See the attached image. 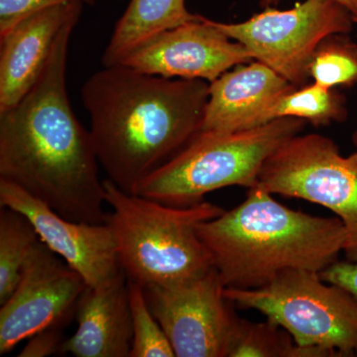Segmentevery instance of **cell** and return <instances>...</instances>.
<instances>
[{
	"label": "cell",
	"mask_w": 357,
	"mask_h": 357,
	"mask_svg": "<svg viewBox=\"0 0 357 357\" xmlns=\"http://www.w3.org/2000/svg\"><path fill=\"white\" fill-rule=\"evenodd\" d=\"M306 121L282 117L234 132H199L168 163L136 188L134 194L168 206H191L208 192L231 185H258L265 161Z\"/></svg>",
	"instance_id": "obj_5"
},
{
	"label": "cell",
	"mask_w": 357,
	"mask_h": 357,
	"mask_svg": "<svg viewBox=\"0 0 357 357\" xmlns=\"http://www.w3.org/2000/svg\"><path fill=\"white\" fill-rule=\"evenodd\" d=\"M319 275L323 280L344 288L357 298V263L337 261Z\"/></svg>",
	"instance_id": "obj_24"
},
{
	"label": "cell",
	"mask_w": 357,
	"mask_h": 357,
	"mask_svg": "<svg viewBox=\"0 0 357 357\" xmlns=\"http://www.w3.org/2000/svg\"><path fill=\"white\" fill-rule=\"evenodd\" d=\"M38 234L24 215L1 206L0 211V305L14 292L20 282L23 266Z\"/></svg>",
	"instance_id": "obj_17"
},
{
	"label": "cell",
	"mask_w": 357,
	"mask_h": 357,
	"mask_svg": "<svg viewBox=\"0 0 357 357\" xmlns=\"http://www.w3.org/2000/svg\"><path fill=\"white\" fill-rule=\"evenodd\" d=\"M310 77L325 88L357 84V44L347 34H333L319 45L312 56Z\"/></svg>",
	"instance_id": "obj_20"
},
{
	"label": "cell",
	"mask_w": 357,
	"mask_h": 357,
	"mask_svg": "<svg viewBox=\"0 0 357 357\" xmlns=\"http://www.w3.org/2000/svg\"><path fill=\"white\" fill-rule=\"evenodd\" d=\"M77 332L62 354L76 357H128L133 331L128 278L124 272L102 289L86 287L76 306Z\"/></svg>",
	"instance_id": "obj_15"
},
{
	"label": "cell",
	"mask_w": 357,
	"mask_h": 357,
	"mask_svg": "<svg viewBox=\"0 0 357 357\" xmlns=\"http://www.w3.org/2000/svg\"><path fill=\"white\" fill-rule=\"evenodd\" d=\"M354 23H356L357 24V18H354Z\"/></svg>",
	"instance_id": "obj_27"
},
{
	"label": "cell",
	"mask_w": 357,
	"mask_h": 357,
	"mask_svg": "<svg viewBox=\"0 0 357 357\" xmlns=\"http://www.w3.org/2000/svg\"><path fill=\"white\" fill-rule=\"evenodd\" d=\"M77 22L63 28L32 89L0 112V178L67 220L102 225L109 213L100 162L67 91L68 49Z\"/></svg>",
	"instance_id": "obj_1"
},
{
	"label": "cell",
	"mask_w": 357,
	"mask_h": 357,
	"mask_svg": "<svg viewBox=\"0 0 357 357\" xmlns=\"http://www.w3.org/2000/svg\"><path fill=\"white\" fill-rule=\"evenodd\" d=\"M338 3L344 6L347 10L349 11L354 16V18H357V0H335ZM280 2V0H261L262 7H269L270 6H277Z\"/></svg>",
	"instance_id": "obj_25"
},
{
	"label": "cell",
	"mask_w": 357,
	"mask_h": 357,
	"mask_svg": "<svg viewBox=\"0 0 357 357\" xmlns=\"http://www.w3.org/2000/svg\"><path fill=\"white\" fill-rule=\"evenodd\" d=\"M197 17V14L188 11L185 0H131L103 52V67L119 65L128 54L160 33Z\"/></svg>",
	"instance_id": "obj_16"
},
{
	"label": "cell",
	"mask_w": 357,
	"mask_h": 357,
	"mask_svg": "<svg viewBox=\"0 0 357 357\" xmlns=\"http://www.w3.org/2000/svg\"><path fill=\"white\" fill-rule=\"evenodd\" d=\"M258 185L333 211L347 230L345 260L357 263V151L345 157L326 136L297 134L265 161Z\"/></svg>",
	"instance_id": "obj_7"
},
{
	"label": "cell",
	"mask_w": 357,
	"mask_h": 357,
	"mask_svg": "<svg viewBox=\"0 0 357 357\" xmlns=\"http://www.w3.org/2000/svg\"><path fill=\"white\" fill-rule=\"evenodd\" d=\"M198 236L225 287L241 290L263 287L286 269L321 273L347 241L337 217L289 208L259 185L236 208L201 223Z\"/></svg>",
	"instance_id": "obj_3"
},
{
	"label": "cell",
	"mask_w": 357,
	"mask_h": 357,
	"mask_svg": "<svg viewBox=\"0 0 357 357\" xmlns=\"http://www.w3.org/2000/svg\"><path fill=\"white\" fill-rule=\"evenodd\" d=\"M297 88L259 61L237 65L210 83L201 132H234L266 124L273 103Z\"/></svg>",
	"instance_id": "obj_14"
},
{
	"label": "cell",
	"mask_w": 357,
	"mask_h": 357,
	"mask_svg": "<svg viewBox=\"0 0 357 357\" xmlns=\"http://www.w3.org/2000/svg\"><path fill=\"white\" fill-rule=\"evenodd\" d=\"M88 287L81 275L41 239L23 266L13 295L0 307V354L35 333L59 326Z\"/></svg>",
	"instance_id": "obj_10"
},
{
	"label": "cell",
	"mask_w": 357,
	"mask_h": 357,
	"mask_svg": "<svg viewBox=\"0 0 357 357\" xmlns=\"http://www.w3.org/2000/svg\"><path fill=\"white\" fill-rule=\"evenodd\" d=\"M352 142H354V144L356 145L357 148V128L354 132V135H352Z\"/></svg>",
	"instance_id": "obj_26"
},
{
	"label": "cell",
	"mask_w": 357,
	"mask_h": 357,
	"mask_svg": "<svg viewBox=\"0 0 357 357\" xmlns=\"http://www.w3.org/2000/svg\"><path fill=\"white\" fill-rule=\"evenodd\" d=\"M252 60V54L232 41L215 21L198 15L145 42L119 64L154 76L213 83L232 67Z\"/></svg>",
	"instance_id": "obj_12"
},
{
	"label": "cell",
	"mask_w": 357,
	"mask_h": 357,
	"mask_svg": "<svg viewBox=\"0 0 357 357\" xmlns=\"http://www.w3.org/2000/svg\"><path fill=\"white\" fill-rule=\"evenodd\" d=\"M223 293L230 304L261 312L301 347L357 356V298L318 272L286 269L263 287Z\"/></svg>",
	"instance_id": "obj_6"
},
{
	"label": "cell",
	"mask_w": 357,
	"mask_h": 357,
	"mask_svg": "<svg viewBox=\"0 0 357 357\" xmlns=\"http://www.w3.org/2000/svg\"><path fill=\"white\" fill-rule=\"evenodd\" d=\"M133 340L129 357H174L165 332L148 306L144 288L128 280Z\"/></svg>",
	"instance_id": "obj_21"
},
{
	"label": "cell",
	"mask_w": 357,
	"mask_h": 357,
	"mask_svg": "<svg viewBox=\"0 0 357 357\" xmlns=\"http://www.w3.org/2000/svg\"><path fill=\"white\" fill-rule=\"evenodd\" d=\"M0 206L24 215L42 243L81 275L88 287H105L123 272L114 232L107 223L67 220L18 185L2 178Z\"/></svg>",
	"instance_id": "obj_11"
},
{
	"label": "cell",
	"mask_w": 357,
	"mask_h": 357,
	"mask_svg": "<svg viewBox=\"0 0 357 357\" xmlns=\"http://www.w3.org/2000/svg\"><path fill=\"white\" fill-rule=\"evenodd\" d=\"M347 116L344 96L314 83L280 96L268 110L265 121L268 123L282 117H296L314 126H326L344 121Z\"/></svg>",
	"instance_id": "obj_18"
},
{
	"label": "cell",
	"mask_w": 357,
	"mask_h": 357,
	"mask_svg": "<svg viewBox=\"0 0 357 357\" xmlns=\"http://www.w3.org/2000/svg\"><path fill=\"white\" fill-rule=\"evenodd\" d=\"M330 357L319 349H304L273 321L253 323L241 319L229 357Z\"/></svg>",
	"instance_id": "obj_19"
},
{
	"label": "cell",
	"mask_w": 357,
	"mask_h": 357,
	"mask_svg": "<svg viewBox=\"0 0 357 357\" xmlns=\"http://www.w3.org/2000/svg\"><path fill=\"white\" fill-rule=\"evenodd\" d=\"M98 0H0V37L33 13L69 2L91 4Z\"/></svg>",
	"instance_id": "obj_22"
},
{
	"label": "cell",
	"mask_w": 357,
	"mask_h": 357,
	"mask_svg": "<svg viewBox=\"0 0 357 357\" xmlns=\"http://www.w3.org/2000/svg\"><path fill=\"white\" fill-rule=\"evenodd\" d=\"M105 203L122 270L143 288L167 287L191 281L213 268L198 236L201 223L222 215L217 204L168 206L129 194L109 178L103 181Z\"/></svg>",
	"instance_id": "obj_4"
},
{
	"label": "cell",
	"mask_w": 357,
	"mask_h": 357,
	"mask_svg": "<svg viewBox=\"0 0 357 357\" xmlns=\"http://www.w3.org/2000/svg\"><path fill=\"white\" fill-rule=\"evenodd\" d=\"M227 36L243 44L255 60L294 86H304L319 45L333 34H349L354 16L335 0H305L289 10L267 7L241 23L215 21Z\"/></svg>",
	"instance_id": "obj_8"
},
{
	"label": "cell",
	"mask_w": 357,
	"mask_h": 357,
	"mask_svg": "<svg viewBox=\"0 0 357 357\" xmlns=\"http://www.w3.org/2000/svg\"><path fill=\"white\" fill-rule=\"evenodd\" d=\"M215 267L191 281L144 289L148 306L177 357H229L241 318Z\"/></svg>",
	"instance_id": "obj_9"
},
{
	"label": "cell",
	"mask_w": 357,
	"mask_h": 357,
	"mask_svg": "<svg viewBox=\"0 0 357 357\" xmlns=\"http://www.w3.org/2000/svg\"><path fill=\"white\" fill-rule=\"evenodd\" d=\"M62 333L58 326H52L35 333L20 352L21 357H45L58 354L62 351Z\"/></svg>",
	"instance_id": "obj_23"
},
{
	"label": "cell",
	"mask_w": 357,
	"mask_h": 357,
	"mask_svg": "<svg viewBox=\"0 0 357 357\" xmlns=\"http://www.w3.org/2000/svg\"><path fill=\"white\" fill-rule=\"evenodd\" d=\"M82 2L33 13L0 37V112L11 109L32 89L63 28L79 21Z\"/></svg>",
	"instance_id": "obj_13"
},
{
	"label": "cell",
	"mask_w": 357,
	"mask_h": 357,
	"mask_svg": "<svg viewBox=\"0 0 357 357\" xmlns=\"http://www.w3.org/2000/svg\"><path fill=\"white\" fill-rule=\"evenodd\" d=\"M210 84L154 76L124 65L103 67L86 79L82 102L107 178L134 194L199 132Z\"/></svg>",
	"instance_id": "obj_2"
}]
</instances>
